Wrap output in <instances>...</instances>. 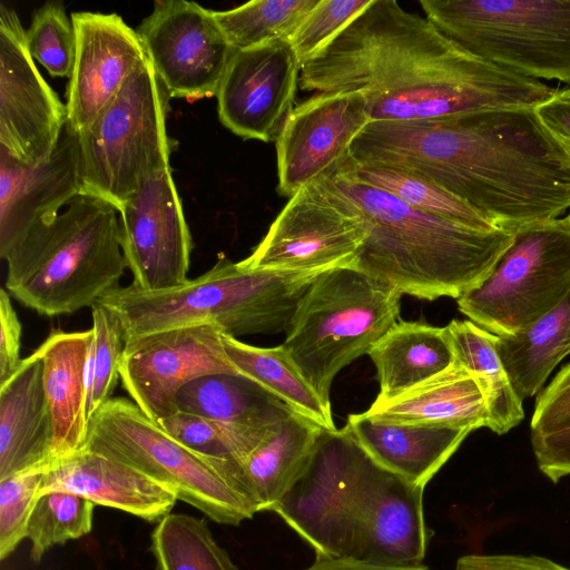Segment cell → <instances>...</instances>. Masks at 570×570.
<instances>
[{"mask_svg":"<svg viewBox=\"0 0 570 570\" xmlns=\"http://www.w3.org/2000/svg\"><path fill=\"white\" fill-rule=\"evenodd\" d=\"M53 491L73 493L149 522L169 514L178 500L171 488L87 450L45 469L38 497Z\"/></svg>","mask_w":570,"mask_h":570,"instance_id":"cell-21","label":"cell"},{"mask_svg":"<svg viewBox=\"0 0 570 570\" xmlns=\"http://www.w3.org/2000/svg\"><path fill=\"white\" fill-rule=\"evenodd\" d=\"M155 570H239L204 519L169 513L150 535Z\"/></svg>","mask_w":570,"mask_h":570,"instance_id":"cell-33","label":"cell"},{"mask_svg":"<svg viewBox=\"0 0 570 570\" xmlns=\"http://www.w3.org/2000/svg\"><path fill=\"white\" fill-rule=\"evenodd\" d=\"M570 90V86L567 87Z\"/></svg>","mask_w":570,"mask_h":570,"instance_id":"cell-48","label":"cell"},{"mask_svg":"<svg viewBox=\"0 0 570 570\" xmlns=\"http://www.w3.org/2000/svg\"><path fill=\"white\" fill-rule=\"evenodd\" d=\"M345 425L374 461L422 489L473 431L461 426L375 421L364 412L350 414Z\"/></svg>","mask_w":570,"mask_h":570,"instance_id":"cell-23","label":"cell"},{"mask_svg":"<svg viewBox=\"0 0 570 570\" xmlns=\"http://www.w3.org/2000/svg\"><path fill=\"white\" fill-rule=\"evenodd\" d=\"M157 424L181 445L205 458L227 483L230 468L242 462L275 428L252 429L180 411Z\"/></svg>","mask_w":570,"mask_h":570,"instance_id":"cell-32","label":"cell"},{"mask_svg":"<svg viewBox=\"0 0 570 570\" xmlns=\"http://www.w3.org/2000/svg\"><path fill=\"white\" fill-rule=\"evenodd\" d=\"M380 392L373 403L390 402L454 363L446 326L399 321L370 350Z\"/></svg>","mask_w":570,"mask_h":570,"instance_id":"cell-27","label":"cell"},{"mask_svg":"<svg viewBox=\"0 0 570 570\" xmlns=\"http://www.w3.org/2000/svg\"><path fill=\"white\" fill-rule=\"evenodd\" d=\"M539 470L553 483L570 475V421L557 428L531 432Z\"/></svg>","mask_w":570,"mask_h":570,"instance_id":"cell-42","label":"cell"},{"mask_svg":"<svg viewBox=\"0 0 570 570\" xmlns=\"http://www.w3.org/2000/svg\"><path fill=\"white\" fill-rule=\"evenodd\" d=\"M304 570H430L421 564H391L348 557L316 554L315 561Z\"/></svg>","mask_w":570,"mask_h":570,"instance_id":"cell-46","label":"cell"},{"mask_svg":"<svg viewBox=\"0 0 570 570\" xmlns=\"http://www.w3.org/2000/svg\"><path fill=\"white\" fill-rule=\"evenodd\" d=\"M497 348L520 400L539 393L554 367L570 354V293L525 328L498 336Z\"/></svg>","mask_w":570,"mask_h":570,"instance_id":"cell-29","label":"cell"},{"mask_svg":"<svg viewBox=\"0 0 570 570\" xmlns=\"http://www.w3.org/2000/svg\"><path fill=\"white\" fill-rule=\"evenodd\" d=\"M455 570H570L547 558L520 554H468Z\"/></svg>","mask_w":570,"mask_h":570,"instance_id":"cell-44","label":"cell"},{"mask_svg":"<svg viewBox=\"0 0 570 570\" xmlns=\"http://www.w3.org/2000/svg\"><path fill=\"white\" fill-rule=\"evenodd\" d=\"M180 412L226 423L269 430L293 411L258 383L242 374H209L180 389Z\"/></svg>","mask_w":570,"mask_h":570,"instance_id":"cell-28","label":"cell"},{"mask_svg":"<svg viewBox=\"0 0 570 570\" xmlns=\"http://www.w3.org/2000/svg\"><path fill=\"white\" fill-rule=\"evenodd\" d=\"M371 2L320 0L288 40L301 68L333 41Z\"/></svg>","mask_w":570,"mask_h":570,"instance_id":"cell-39","label":"cell"},{"mask_svg":"<svg viewBox=\"0 0 570 570\" xmlns=\"http://www.w3.org/2000/svg\"><path fill=\"white\" fill-rule=\"evenodd\" d=\"M4 261L6 289L38 314L52 317L91 307L120 286L127 267L119 210L80 191Z\"/></svg>","mask_w":570,"mask_h":570,"instance_id":"cell-6","label":"cell"},{"mask_svg":"<svg viewBox=\"0 0 570 570\" xmlns=\"http://www.w3.org/2000/svg\"><path fill=\"white\" fill-rule=\"evenodd\" d=\"M321 271L253 269L227 258L200 276L159 292L131 284L98 302L120 320L126 342L199 323H213L235 338L286 332Z\"/></svg>","mask_w":570,"mask_h":570,"instance_id":"cell-5","label":"cell"},{"mask_svg":"<svg viewBox=\"0 0 570 570\" xmlns=\"http://www.w3.org/2000/svg\"><path fill=\"white\" fill-rule=\"evenodd\" d=\"M323 428L292 412L238 464L235 489L257 512L272 511L308 465Z\"/></svg>","mask_w":570,"mask_h":570,"instance_id":"cell-25","label":"cell"},{"mask_svg":"<svg viewBox=\"0 0 570 570\" xmlns=\"http://www.w3.org/2000/svg\"><path fill=\"white\" fill-rule=\"evenodd\" d=\"M454 361L473 373L484 394L488 424L492 432L505 434L524 417L517 395L499 356L498 336L470 320H452L446 325Z\"/></svg>","mask_w":570,"mask_h":570,"instance_id":"cell-30","label":"cell"},{"mask_svg":"<svg viewBox=\"0 0 570 570\" xmlns=\"http://www.w3.org/2000/svg\"><path fill=\"white\" fill-rule=\"evenodd\" d=\"M78 137L65 128L49 161L30 167L0 149V256L55 218L81 191Z\"/></svg>","mask_w":570,"mask_h":570,"instance_id":"cell-20","label":"cell"},{"mask_svg":"<svg viewBox=\"0 0 570 570\" xmlns=\"http://www.w3.org/2000/svg\"><path fill=\"white\" fill-rule=\"evenodd\" d=\"M351 157L428 180L511 233L570 208V154L534 108L371 122Z\"/></svg>","mask_w":570,"mask_h":570,"instance_id":"cell-1","label":"cell"},{"mask_svg":"<svg viewBox=\"0 0 570 570\" xmlns=\"http://www.w3.org/2000/svg\"><path fill=\"white\" fill-rule=\"evenodd\" d=\"M320 0H261L214 17L235 50L257 47L275 40H289L303 19Z\"/></svg>","mask_w":570,"mask_h":570,"instance_id":"cell-35","label":"cell"},{"mask_svg":"<svg viewBox=\"0 0 570 570\" xmlns=\"http://www.w3.org/2000/svg\"><path fill=\"white\" fill-rule=\"evenodd\" d=\"M324 179L364 220L367 235L354 268L402 295L459 298L488 277L513 239L508 230H478L420 212L361 181L346 164Z\"/></svg>","mask_w":570,"mask_h":570,"instance_id":"cell-4","label":"cell"},{"mask_svg":"<svg viewBox=\"0 0 570 570\" xmlns=\"http://www.w3.org/2000/svg\"><path fill=\"white\" fill-rule=\"evenodd\" d=\"M570 293V229L564 218L524 225L488 277L456 298L459 311L497 335L514 334Z\"/></svg>","mask_w":570,"mask_h":570,"instance_id":"cell-11","label":"cell"},{"mask_svg":"<svg viewBox=\"0 0 570 570\" xmlns=\"http://www.w3.org/2000/svg\"><path fill=\"white\" fill-rule=\"evenodd\" d=\"M136 31L170 98L216 96L235 49L214 10L193 1L158 0Z\"/></svg>","mask_w":570,"mask_h":570,"instance_id":"cell-14","label":"cell"},{"mask_svg":"<svg viewBox=\"0 0 570 570\" xmlns=\"http://www.w3.org/2000/svg\"><path fill=\"white\" fill-rule=\"evenodd\" d=\"M382 422L487 428L488 410L476 376L454 363L426 382L364 412Z\"/></svg>","mask_w":570,"mask_h":570,"instance_id":"cell-26","label":"cell"},{"mask_svg":"<svg viewBox=\"0 0 570 570\" xmlns=\"http://www.w3.org/2000/svg\"><path fill=\"white\" fill-rule=\"evenodd\" d=\"M566 222H567V225L570 229V213L564 217Z\"/></svg>","mask_w":570,"mask_h":570,"instance_id":"cell-47","label":"cell"},{"mask_svg":"<svg viewBox=\"0 0 570 570\" xmlns=\"http://www.w3.org/2000/svg\"><path fill=\"white\" fill-rule=\"evenodd\" d=\"M118 210L131 285L144 292H159L184 284L193 242L171 169L144 181Z\"/></svg>","mask_w":570,"mask_h":570,"instance_id":"cell-17","label":"cell"},{"mask_svg":"<svg viewBox=\"0 0 570 570\" xmlns=\"http://www.w3.org/2000/svg\"><path fill=\"white\" fill-rule=\"evenodd\" d=\"M27 49L52 77H70L76 55L72 21L60 2L49 1L32 16L26 30Z\"/></svg>","mask_w":570,"mask_h":570,"instance_id":"cell-38","label":"cell"},{"mask_svg":"<svg viewBox=\"0 0 570 570\" xmlns=\"http://www.w3.org/2000/svg\"><path fill=\"white\" fill-rule=\"evenodd\" d=\"M169 99L147 59L77 135L81 191L119 209L144 181L170 168L174 141L166 131Z\"/></svg>","mask_w":570,"mask_h":570,"instance_id":"cell-9","label":"cell"},{"mask_svg":"<svg viewBox=\"0 0 570 570\" xmlns=\"http://www.w3.org/2000/svg\"><path fill=\"white\" fill-rule=\"evenodd\" d=\"M22 327L6 288L0 289V385L18 370Z\"/></svg>","mask_w":570,"mask_h":570,"instance_id":"cell-43","label":"cell"},{"mask_svg":"<svg viewBox=\"0 0 570 570\" xmlns=\"http://www.w3.org/2000/svg\"><path fill=\"white\" fill-rule=\"evenodd\" d=\"M83 450L171 488L178 500L218 523L238 525L257 513L205 458L169 436L128 399L111 397L92 414Z\"/></svg>","mask_w":570,"mask_h":570,"instance_id":"cell-10","label":"cell"},{"mask_svg":"<svg viewBox=\"0 0 570 570\" xmlns=\"http://www.w3.org/2000/svg\"><path fill=\"white\" fill-rule=\"evenodd\" d=\"M17 13L0 7V149L37 167L50 160L68 121L67 106L40 75Z\"/></svg>","mask_w":570,"mask_h":570,"instance_id":"cell-15","label":"cell"},{"mask_svg":"<svg viewBox=\"0 0 570 570\" xmlns=\"http://www.w3.org/2000/svg\"><path fill=\"white\" fill-rule=\"evenodd\" d=\"M401 297L354 267L328 269L309 285L281 345L325 404L337 373L400 321Z\"/></svg>","mask_w":570,"mask_h":570,"instance_id":"cell-7","label":"cell"},{"mask_svg":"<svg viewBox=\"0 0 570 570\" xmlns=\"http://www.w3.org/2000/svg\"><path fill=\"white\" fill-rule=\"evenodd\" d=\"M45 469H32L0 480V559L4 560L28 534Z\"/></svg>","mask_w":570,"mask_h":570,"instance_id":"cell-40","label":"cell"},{"mask_svg":"<svg viewBox=\"0 0 570 570\" xmlns=\"http://www.w3.org/2000/svg\"><path fill=\"white\" fill-rule=\"evenodd\" d=\"M94 343L90 366L88 423L92 414L112 396L119 376V364L126 337L119 317L97 302L91 306Z\"/></svg>","mask_w":570,"mask_h":570,"instance_id":"cell-37","label":"cell"},{"mask_svg":"<svg viewBox=\"0 0 570 570\" xmlns=\"http://www.w3.org/2000/svg\"><path fill=\"white\" fill-rule=\"evenodd\" d=\"M225 351L237 371L267 390L293 412L333 431L331 405L325 404L293 364L282 345L257 347L223 333Z\"/></svg>","mask_w":570,"mask_h":570,"instance_id":"cell-31","label":"cell"},{"mask_svg":"<svg viewBox=\"0 0 570 570\" xmlns=\"http://www.w3.org/2000/svg\"><path fill=\"white\" fill-rule=\"evenodd\" d=\"M346 166L361 181L396 196L420 212L478 230L498 229L468 204L420 177L386 167L360 165L352 158Z\"/></svg>","mask_w":570,"mask_h":570,"instance_id":"cell-34","label":"cell"},{"mask_svg":"<svg viewBox=\"0 0 570 570\" xmlns=\"http://www.w3.org/2000/svg\"><path fill=\"white\" fill-rule=\"evenodd\" d=\"M92 343V328L53 331L35 351L42 364V383L51 417L49 465L85 448Z\"/></svg>","mask_w":570,"mask_h":570,"instance_id":"cell-22","label":"cell"},{"mask_svg":"<svg viewBox=\"0 0 570 570\" xmlns=\"http://www.w3.org/2000/svg\"><path fill=\"white\" fill-rule=\"evenodd\" d=\"M298 86L360 91L372 122L535 108L557 92L468 52L394 0H372L301 68Z\"/></svg>","mask_w":570,"mask_h":570,"instance_id":"cell-2","label":"cell"},{"mask_svg":"<svg viewBox=\"0 0 570 570\" xmlns=\"http://www.w3.org/2000/svg\"><path fill=\"white\" fill-rule=\"evenodd\" d=\"M423 492L374 461L345 425L322 430L305 471L272 511L316 554L421 564L432 534Z\"/></svg>","mask_w":570,"mask_h":570,"instance_id":"cell-3","label":"cell"},{"mask_svg":"<svg viewBox=\"0 0 570 570\" xmlns=\"http://www.w3.org/2000/svg\"><path fill=\"white\" fill-rule=\"evenodd\" d=\"M468 52L531 79L570 86V0H421Z\"/></svg>","mask_w":570,"mask_h":570,"instance_id":"cell-8","label":"cell"},{"mask_svg":"<svg viewBox=\"0 0 570 570\" xmlns=\"http://www.w3.org/2000/svg\"><path fill=\"white\" fill-rule=\"evenodd\" d=\"M76 55L66 90V128L78 135L147 61L136 30L117 13L73 12Z\"/></svg>","mask_w":570,"mask_h":570,"instance_id":"cell-19","label":"cell"},{"mask_svg":"<svg viewBox=\"0 0 570 570\" xmlns=\"http://www.w3.org/2000/svg\"><path fill=\"white\" fill-rule=\"evenodd\" d=\"M299 73L288 40L235 50L216 92L220 122L243 139L276 140L294 108Z\"/></svg>","mask_w":570,"mask_h":570,"instance_id":"cell-18","label":"cell"},{"mask_svg":"<svg viewBox=\"0 0 570 570\" xmlns=\"http://www.w3.org/2000/svg\"><path fill=\"white\" fill-rule=\"evenodd\" d=\"M371 122L360 91L316 92L298 104L276 138L277 193L291 198L335 175Z\"/></svg>","mask_w":570,"mask_h":570,"instance_id":"cell-16","label":"cell"},{"mask_svg":"<svg viewBox=\"0 0 570 570\" xmlns=\"http://www.w3.org/2000/svg\"><path fill=\"white\" fill-rule=\"evenodd\" d=\"M213 323L171 328L126 342L119 364L122 387L155 423L178 412L176 397L187 383L209 374H240Z\"/></svg>","mask_w":570,"mask_h":570,"instance_id":"cell-13","label":"cell"},{"mask_svg":"<svg viewBox=\"0 0 570 570\" xmlns=\"http://www.w3.org/2000/svg\"><path fill=\"white\" fill-rule=\"evenodd\" d=\"M94 507V502L68 492L53 491L38 497L27 534L32 561L39 562L53 546L89 534Z\"/></svg>","mask_w":570,"mask_h":570,"instance_id":"cell-36","label":"cell"},{"mask_svg":"<svg viewBox=\"0 0 570 570\" xmlns=\"http://www.w3.org/2000/svg\"><path fill=\"white\" fill-rule=\"evenodd\" d=\"M51 417L33 352L0 385V480L50 463Z\"/></svg>","mask_w":570,"mask_h":570,"instance_id":"cell-24","label":"cell"},{"mask_svg":"<svg viewBox=\"0 0 570 570\" xmlns=\"http://www.w3.org/2000/svg\"><path fill=\"white\" fill-rule=\"evenodd\" d=\"M367 232L351 202L328 180L299 189L240 264L291 272L354 267Z\"/></svg>","mask_w":570,"mask_h":570,"instance_id":"cell-12","label":"cell"},{"mask_svg":"<svg viewBox=\"0 0 570 570\" xmlns=\"http://www.w3.org/2000/svg\"><path fill=\"white\" fill-rule=\"evenodd\" d=\"M541 124L570 154V90L557 91L534 108Z\"/></svg>","mask_w":570,"mask_h":570,"instance_id":"cell-45","label":"cell"},{"mask_svg":"<svg viewBox=\"0 0 570 570\" xmlns=\"http://www.w3.org/2000/svg\"><path fill=\"white\" fill-rule=\"evenodd\" d=\"M570 421V363L541 390L531 417V432H543Z\"/></svg>","mask_w":570,"mask_h":570,"instance_id":"cell-41","label":"cell"}]
</instances>
